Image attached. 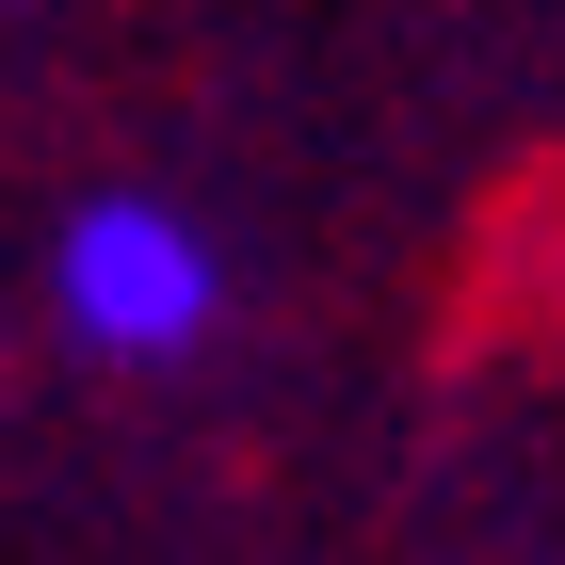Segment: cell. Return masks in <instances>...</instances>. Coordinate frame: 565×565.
Returning a JSON list of instances; mask_svg holds the SVG:
<instances>
[{"instance_id":"6da1fadb","label":"cell","mask_w":565,"mask_h":565,"mask_svg":"<svg viewBox=\"0 0 565 565\" xmlns=\"http://www.w3.org/2000/svg\"><path fill=\"white\" fill-rule=\"evenodd\" d=\"M49 291H65V323H82L97 355H130V372H162V355H194L226 323V259L194 243V211H162V194H82L65 243H49Z\"/></svg>"}]
</instances>
